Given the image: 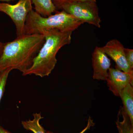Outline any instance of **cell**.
Wrapping results in <instances>:
<instances>
[{"label":"cell","mask_w":133,"mask_h":133,"mask_svg":"<svg viewBox=\"0 0 133 133\" xmlns=\"http://www.w3.org/2000/svg\"><path fill=\"white\" fill-rule=\"evenodd\" d=\"M84 23L63 10L44 17L32 9L26 19L25 34H41L43 30L51 29L74 31Z\"/></svg>","instance_id":"cell-3"},{"label":"cell","mask_w":133,"mask_h":133,"mask_svg":"<svg viewBox=\"0 0 133 133\" xmlns=\"http://www.w3.org/2000/svg\"><path fill=\"white\" fill-rule=\"evenodd\" d=\"M101 49L116 63L115 68L125 72H133L129 66L125 54L124 45L117 39H113L108 42Z\"/></svg>","instance_id":"cell-6"},{"label":"cell","mask_w":133,"mask_h":133,"mask_svg":"<svg viewBox=\"0 0 133 133\" xmlns=\"http://www.w3.org/2000/svg\"><path fill=\"white\" fill-rule=\"evenodd\" d=\"M11 71V69H7L0 72V102L5 92L9 75Z\"/></svg>","instance_id":"cell-13"},{"label":"cell","mask_w":133,"mask_h":133,"mask_svg":"<svg viewBox=\"0 0 133 133\" xmlns=\"http://www.w3.org/2000/svg\"><path fill=\"white\" fill-rule=\"evenodd\" d=\"M92 60L93 69V78L98 80H106L111 64V60L101 47H95L92 53Z\"/></svg>","instance_id":"cell-8"},{"label":"cell","mask_w":133,"mask_h":133,"mask_svg":"<svg viewBox=\"0 0 133 133\" xmlns=\"http://www.w3.org/2000/svg\"><path fill=\"white\" fill-rule=\"evenodd\" d=\"M106 80L109 90L115 96H119L126 86L129 84L133 85V72H125L116 68H110Z\"/></svg>","instance_id":"cell-7"},{"label":"cell","mask_w":133,"mask_h":133,"mask_svg":"<svg viewBox=\"0 0 133 133\" xmlns=\"http://www.w3.org/2000/svg\"><path fill=\"white\" fill-rule=\"evenodd\" d=\"M43 118L41 112L33 114V119L22 121L21 124L23 127L27 131H31L33 133H46V131L40 123V121Z\"/></svg>","instance_id":"cell-11"},{"label":"cell","mask_w":133,"mask_h":133,"mask_svg":"<svg viewBox=\"0 0 133 133\" xmlns=\"http://www.w3.org/2000/svg\"><path fill=\"white\" fill-rule=\"evenodd\" d=\"M45 41L43 34H24L5 43L0 56V72L7 69L24 73L32 65Z\"/></svg>","instance_id":"cell-1"},{"label":"cell","mask_w":133,"mask_h":133,"mask_svg":"<svg viewBox=\"0 0 133 133\" xmlns=\"http://www.w3.org/2000/svg\"><path fill=\"white\" fill-rule=\"evenodd\" d=\"M59 9H62L83 22L98 28L101 27V21L96 2H69L61 5Z\"/></svg>","instance_id":"cell-4"},{"label":"cell","mask_w":133,"mask_h":133,"mask_svg":"<svg viewBox=\"0 0 133 133\" xmlns=\"http://www.w3.org/2000/svg\"><path fill=\"white\" fill-rule=\"evenodd\" d=\"M0 133H12L0 125Z\"/></svg>","instance_id":"cell-17"},{"label":"cell","mask_w":133,"mask_h":133,"mask_svg":"<svg viewBox=\"0 0 133 133\" xmlns=\"http://www.w3.org/2000/svg\"><path fill=\"white\" fill-rule=\"evenodd\" d=\"M119 110V112L122 117V121H120L119 116L116 121V125L119 133H133V124L131 122L127 114L123 108Z\"/></svg>","instance_id":"cell-12"},{"label":"cell","mask_w":133,"mask_h":133,"mask_svg":"<svg viewBox=\"0 0 133 133\" xmlns=\"http://www.w3.org/2000/svg\"><path fill=\"white\" fill-rule=\"evenodd\" d=\"M14 1V0H0V2H8L11 1Z\"/></svg>","instance_id":"cell-19"},{"label":"cell","mask_w":133,"mask_h":133,"mask_svg":"<svg viewBox=\"0 0 133 133\" xmlns=\"http://www.w3.org/2000/svg\"><path fill=\"white\" fill-rule=\"evenodd\" d=\"M5 43H2L0 42V56L1 55Z\"/></svg>","instance_id":"cell-18"},{"label":"cell","mask_w":133,"mask_h":133,"mask_svg":"<svg viewBox=\"0 0 133 133\" xmlns=\"http://www.w3.org/2000/svg\"><path fill=\"white\" fill-rule=\"evenodd\" d=\"M125 54L129 65L131 69H133V49L125 48Z\"/></svg>","instance_id":"cell-14"},{"label":"cell","mask_w":133,"mask_h":133,"mask_svg":"<svg viewBox=\"0 0 133 133\" xmlns=\"http://www.w3.org/2000/svg\"></svg>","instance_id":"cell-20"},{"label":"cell","mask_w":133,"mask_h":133,"mask_svg":"<svg viewBox=\"0 0 133 133\" xmlns=\"http://www.w3.org/2000/svg\"><path fill=\"white\" fill-rule=\"evenodd\" d=\"M73 31L46 30L41 32L45 41L33 61V64L23 76L35 75L41 77L49 76L57 63L56 55L65 45L71 43Z\"/></svg>","instance_id":"cell-2"},{"label":"cell","mask_w":133,"mask_h":133,"mask_svg":"<svg viewBox=\"0 0 133 133\" xmlns=\"http://www.w3.org/2000/svg\"><path fill=\"white\" fill-rule=\"evenodd\" d=\"M52 1L57 10L58 9H59V8L61 5L65 3L74 1L97 2V0H52Z\"/></svg>","instance_id":"cell-15"},{"label":"cell","mask_w":133,"mask_h":133,"mask_svg":"<svg viewBox=\"0 0 133 133\" xmlns=\"http://www.w3.org/2000/svg\"><path fill=\"white\" fill-rule=\"evenodd\" d=\"M35 6L36 12L42 16L46 17L57 11L52 0H31Z\"/></svg>","instance_id":"cell-10"},{"label":"cell","mask_w":133,"mask_h":133,"mask_svg":"<svg viewBox=\"0 0 133 133\" xmlns=\"http://www.w3.org/2000/svg\"><path fill=\"white\" fill-rule=\"evenodd\" d=\"M31 0H19L15 5L0 3V12L11 18L16 29L17 36L25 34V26L29 13L33 9Z\"/></svg>","instance_id":"cell-5"},{"label":"cell","mask_w":133,"mask_h":133,"mask_svg":"<svg viewBox=\"0 0 133 133\" xmlns=\"http://www.w3.org/2000/svg\"><path fill=\"white\" fill-rule=\"evenodd\" d=\"M123 105V109L128 115L131 122L133 124V87L129 84L120 92Z\"/></svg>","instance_id":"cell-9"},{"label":"cell","mask_w":133,"mask_h":133,"mask_svg":"<svg viewBox=\"0 0 133 133\" xmlns=\"http://www.w3.org/2000/svg\"><path fill=\"white\" fill-rule=\"evenodd\" d=\"M95 125V123L94 122L93 120L91 118L90 116L89 117L88 119V123H87V125L85 128L83 130L79 133H84L86 131H87L88 129L90 128L91 127H93ZM46 133H55L52 132H51V131H46Z\"/></svg>","instance_id":"cell-16"}]
</instances>
